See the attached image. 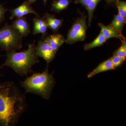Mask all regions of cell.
I'll use <instances>...</instances> for the list:
<instances>
[{"label":"cell","mask_w":126,"mask_h":126,"mask_svg":"<svg viewBox=\"0 0 126 126\" xmlns=\"http://www.w3.org/2000/svg\"><path fill=\"white\" fill-rule=\"evenodd\" d=\"M27 108L25 96L15 83H0L1 126H16Z\"/></svg>","instance_id":"1"},{"label":"cell","mask_w":126,"mask_h":126,"mask_svg":"<svg viewBox=\"0 0 126 126\" xmlns=\"http://www.w3.org/2000/svg\"><path fill=\"white\" fill-rule=\"evenodd\" d=\"M11 50L6 52V59L2 66L11 68L16 73L21 76L33 73L32 67L40 62L35 49V41L28 45V48L20 52Z\"/></svg>","instance_id":"2"},{"label":"cell","mask_w":126,"mask_h":126,"mask_svg":"<svg viewBox=\"0 0 126 126\" xmlns=\"http://www.w3.org/2000/svg\"><path fill=\"white\" fill-rule=\"evenodd\" d=\"M48 65L41 73L33 72L31 76L21 82L25 93L37 94L44 99H49L55 81L53 74L49 72Z\"/></svg>","instance_id":"3"},{"label":"cell","mask_w":126,"mask_h":126,"mask_svg":"<svg viewBox=\"0 0 126 126\" xmlns=\"http://www.w3.org/2000/svg\"><path fill=\"white\" fill-rule=\"evenodd\" d=\"M23 37L12 25L6 23L0 29V48L6 52L19 50L23 46Z\"/></svg>","instance_id":"4"},{"label":"cell","mask_w":126,"mask_h":126,"mask_svg":"<svg viewBox=\"0 0 126 126\" xmlns=\"http://www.w3.org/2000/svg\"><path fill=\"white\" fill-rule=\"evenodd\" d=\"M83 14L78 18L69 31L65 42L72 44L78 41H83L86 39L87 25L86 18Z\"/></svg>","instance_id":"5"},{"label":"cell","mask_w":126,"mask_h":126,"mask_svg":"<svg viewBox=\"0 0 126 126\" xmlns=\"http://www.w3.org/2000/svg\"><path fill=\"white\" fill-rule=\"evenodd\" d=\"M35 49L38 57L44 59L47 65L53 61L56 54L49 45L44 39L39 41L37 45L35 46Z\"/></svg>","instance_id":"6"},{"label":"cell","mask_w":126,"mask_h":126,"mask_svg":"<svg viewBox=\"0 0 126 126\" xmlns=\"http://www.w3.org/2000/svg\"><path fill=\"white\" fill-rule=\"evenodd\" d=\"M10 12L11 16L10 17V19L11 20L14 19L15 18H21L30 14H33L36 16H40L39 14L32 7L31 5L27 0L25 1L16 8L11 9Z\"/></svg>","instance_id":"7"},{"label":"cell","mask_w":126,"mask_h":126,"mask_svg":"<svg viewBox=\"0 0 126 126\" xmlns=\"http://www.w3.org/2000/svg\"><path fill=\"white\" fill-rule=\"evenodd\" d=\"M11 25L23 37L27 36L31 32L30 25L26 16L16 18Z\"/></svg>","instance_id":"8"},{"label":"cell","mask_w":126,"mask_h":126,"mask_svg":"<svg viewBox=\"0 0 126 126\" xmlns=\"http://www.w3.org/2000/svg\"><path fill=\"white\" fill-rule=\"evenodd\" d=\"M33 34H41L42 39L45 37L47 33L48 28L47 21L44 17H40L36 16L33 19Z\"/></svg>","instance_id":"9"},{"label":"cell","mask_w":126,"mask_h":126,"mask_svg":"<svg viewBox=\"0 0 126 126\" xmlns=\"http://www.w3.org/2000/svg\"><path fill=\"white\" fill-rule=\"evenodd\" d=\"M98 25L101 28V32L106 40L111 38H116L119 39L122 43L126 42L125 37L116 31L111 26H105L101 23H98Z\"/></svg>","instance_id":"10"},{"label":"cell","mask_w":126,"mask_h":126,"mask_svg":"<svg viewBox=\"0 0 126 126\" xmlns=\"http://www.w3.org/2000/svg\"><path fill=\"white\" fill-rule=\"evenodd\" d=\"M42 39L45 41L56 53L65 40L62 35L57 33L48 35Z\"/></svg>","instance_id":"11"},{"label":"cell","mask_w":126,"mask_h":126,"mask_svg":"<svg viewBox=\"0 0 126 126\" xmlns=\"http://www.w3.org/2000/svg\"><path fill=\"white\" fill-rule=\"evenodd\" d=\"M102 0H76L75 4H81L85 7L88 14L89 26H90L93 18L94 12L97 5Z\"/></svg>","instance_id":"12"},{"label":"cell","mask_w":126,"mask_h":126,"mask_svg":"<svg viewBox=\"0 0 126 126\" xmlns=\"http://www.w3.org/2000/svg\"><path fill=\"white\" fill-rule=\"evenodd\" d=\"M44 17L47 21L48 28L52 30L55 33H57L59 29L63 24V19H59L55 18L54 15L45 13Z\"/></svg>","instance_id":"13"},{"label":"cell","mask_w":126,"mask_h":126,"mask_svg":"<svg viewBox=\"0 0 126 126\" xmlns=\"http://www.w3.org/2000/svg\"><path fill=\"white\" fill-rule=\"evenodd\" d=\"M113 69H114L113 67L112 63L110 58L98 65L96 67L88 74L87 77L88 78H90L100 73Z\"/></svg>","instance_id":"14"},{"label":"cell","mask_w":126,"mask_h":126,"mask_svg":"<svg viewBox=\"0 0 126 126\" xmlns=\"http://www.w3.org/2000/svg\"><path fill=\"white\" fill-rule=\"evenodd\" d=\"M72 1L71 0H54L52 4L51 11L59 13L67 9Z\"/></svg>","instance_id":"15"},{"label":"cell","mask_w":126,"mask_h":126,"mask_svg":"<svg viewBox=\"0 0 126 126\" xmlns=\"http://www.w3.org/2000/svg\"><path fill=\"white\" fill-rule=\"evenodd\" d=\"M126 23V19L118 14L114 16V18L110 25L118 33L122 34V31Z\"/></svg>","instance_id":"16"},{"label":"cell","mask_w":126,"mask_h":126,"mask_svg":"<svg viewBox=\"0 0 126 126\" xmlns=\"http://www.w3.org/2000/svg\"><path fill=\"white\" fill-rule=\"evenodd\" d=\"M106 41V39L101 32L97 37L92 43L86 44L84 45V49L85 50H88L95 47H99L103 45Z\"/></svg>","instance_id":"17"},{"label":"cell","mask_w":126,"mask_h":126,"mask_svg":"<svg viewBox=\"0 0 126 126\" xmlns=\"http://www.w3.org/2000/svg\"><path fill=\"white\" fill-rule=\"evenodd\" d=\"M116 5L118 9V14L124 19L126 18V2L125 1L117 0Z\"/></svg>","instance_id":"18"},{"label":"cell","mask_w":126,"mask_h":126,"mask_svg":"<svg viewBox=\"0 0 126 126\" xmlns=\"http://www.w3.org/2000/svg\"><path fill=\"white\" fill-rule=\"evenodd\" d=\"M113 55L119 56L126 59V43H122V45L119 48L116 50L113 54Z\"/></svg>","instance_id":"19"},{"label":"cell","mask_w":126,"mask_h":126,"mask_svg":"<svg viewBox=\"0 0 126 126\" xmlns=\"http://www.w3.org/2000/svg\"><path fill=\"white\" fill-rule=\"evenodd\" d=\"M110 59L114 69L123 63L126 59L115 55H113L112 57L110 58Z\"/></svg>","instance_id":"20"},{"label":"cell","mask_w":126,"mask_h":126,"mask_svg":"<svg viewBox=\"0 0 126 126\" xmlns=\"http://www.w3.org/2000/svg\"><path fill=\"white\" fill-rule=\"evenodd\" d=\"M8 10L0 3V24L5 20V14Z\"/></svg>","instance_id":"21"},{"label":"cell","mask_w":126,"mask_h":126,"mask_svg":"<svg viewBox=\"0 0 126 126\" xmlns=\"http://www.w3.org/2000/svg\"><path fill=\"white\" fill-rule=\"evenodd\" d=\"M106 0L108 4H113L116 5L117 0Z\"/></svg>","instance_id":"22"},{"label":"cell","mask_w":126,"mask_h":126,"mask_svg":"<svg viewBox=\"0 0 126 126\" xmlns=\"http://www.w3.org/2000/svg\"><path fill=\"white\" fill-rule=\"evenodd\" d=\"M27 0V1H28V2H29L31 5L32 4H33L35 2H36L37 0Z\"/></svg>","instance_id":"23"},{"label":"cell","mask_w":126,"mask_h":126,"mask_svg":"<svg viewBox=\"0 0 126 126\" xmlns=\"http://www.w3.org/2000/svg\"><path fill=\"white\" fill-rule=\"evenodd\" d=\"M1 55H0V57H1ZM3 69V68H2V65H0V70L1 69ZM2 76V75L1 73L0 72V76Z\"/></svg>","instance_id":"24"},{"label":"cell","mask_w":126,"mask_h":126,"mask_svg":"<svg viewBox=\"0 0 126 126\" xmlns=\"http://www.w3.org/2000/svg\"><path fill=\"white\" fill-rule=\"evenodd\" d=\"M43 2H44V4L45 5H46V3H47V0H43Z\"/></svg>","instance_id":"25"}]
</instances>
